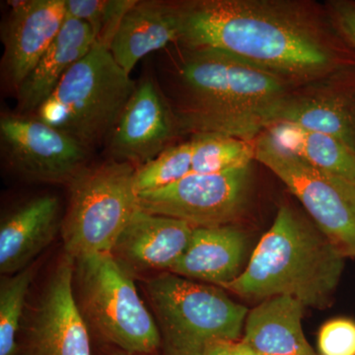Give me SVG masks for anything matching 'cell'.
Instances as JSON below:
<instances>
[{"label":"cell","mask_w":355,"mask_h":355,"mask_svg":"<svg viewBox=\"0 0 355 355\" xmlns=\"http://www.w3.org/2000/svg\"><path fill=\"white\" fill-rule=\"evenodd\" d=\"M184 50L214 51L293 86L355 64L326 6L304 0L176 2Z\"/></svg>","instance_id":"obj_1"},{"label":"cell","mask_w":355,"mask_h":355,"mask_svg":"<svg viewBox=\"0 0 355 355\" xmlns=\"http://www.w3.org/2000/svg\"><path fill=\"white\" fill-rule=\"evenodd\" d=\"M186 51L179 71L186 94V105L176 114L179 132L257 139L295 87L218 51Z\"/></svg>","instance_id":"obj_2"},{"label":"cell","mask_w":355,"mask_h":355,"mask_svg":"<svg viewBox=\"0 0 355 355\" xmlns=\"http://www.w3.org/2000/svg\"><path fill=\"white\" fill-rule=\"evenodd\" d=\"M345 259L319 229L284 205L241 275L221 288L247 299L289 296L323 309L340 284Z\"/></svg>","instance_id":"obj_3"},{"label":"cell","mask_w":355,"mask_h":355,"mask_svg":"<svg viewBox=\"0 0 355 355\" xmlns=\"http://www.w3.org/2000/svg\"><path fill=\"white\" fill-rule=\"evenodd\" d=\"M163 355H205L218 340H239L249 310L221 287L172 272L144 280Z\"/></svg>","instance_id":"obj_4"},{"label":"cell","mask_w":355,"mask_h":355,"mask_svg":"<svg viewBox=\"0 0 355 355\" xmlns=\"http://www.w3.org/2000/svg\"><path fill=\"white\" fill-rule=\"evenodd\" d=\"M135 88L109 49L95 43L67 70L37 118L90 151L113 132Z\"/></svg>","instance_id":"obj_5"},{"label":"cell","mask_w":355,"mask_h":355,"mask_svg":"<svg viewBox=\"0 0 355 355\" xmlns=\"http://www.w3.org/2000/svg\"><path fill=\"white\" fill-rule=\"evenodd\" d=\"M73 291L89 330L102 340L127 354H157L161 338L153 313L111 254L74 261Z\"/></svg>","instance_id":"obj_6"},{"label":"cell","mask_w":355,"mask_h":355,"mask_svg":"<svg viewBox=\"0 0 355 355\" xmlns=\"http://www.w3.org/2000/svg\"><path fill=\"white\" fill-rule=\"evenodd\" d=\"M137 167L109 161L85 167L67 184L69 202L62 217L64 253L74 261L87 254L111 253L139 207Z\"/></svg>","instance_id":"obj_7"},{"label":"cell","mask_w":355,"mask_h":355,"mask_svg":"<svg viewBox=\"0 0 355 355\" xmlns=\"http://www.w3.org/2000/svg\"><path fill=\"white\" fill-rule=\"evenodd\" d=\"M300 200L317 228L347 258L355 257V184L310 165L268 135L256 139V157Z\"/></svg>","instance_id":"obj_8"},{"label":"cell","mask_w":355,"mask_h":355,"mask_svg":"<svg viewBox=\"0 0 355 355\" xmlns=\"http://www.w3.org/2000/svg\"><path fill=\"white\" fill-rule=\"evenodd\" d=\"M252 165L216 174L191 173L176 183L139 193L140 209L193 228L232 225L249 202Z\"/></svg>","instance_id":"obj_9"},{"label":"cell","mask_w":355,"mask_h":355,"mask_svg":"<svg viewBox=\"0 0 355 355\" xmlns=\"http://www.w3.org/2000/svg\"><path fill=\"white\" fill-rule=\"evenodd\" d=\"M0 135L11 166L33 181L69 184L86 167L87 149L37 116H3Z\"/></svg>","instance_id":"obj_10"},{"label":"cell","mask_w":355,"mask_h":355,"mask_svg":"<svg viewBox=\"0 0 355 355\" xmlns=\"http://www.w3.org/2000/svg\"><path fill=\"white\" fill-rule=\"evenodd\" d=\"M74 260L64 254L40 296L25 355H92L88 324L73 291Z\"/></svg>","instance_id":"obj_11"},{"label":"cell","mask_w":355,"mask_h":355,"mask_svg":"<svg viewBox=\"0 0 355 355\" xmlns=\"http://www.w3.org/2000/svg\"><path fill=\"white\" fill-rule=\"evenodd\" d=\"M279 121L331 135L355 154V64L292 88Z\"/></svg>","instance_id":"obj_12"},{"label":"cell","mask_w":355,"mask_h":355,"mask_svg":"<svg viewBox=\"0 0 355 355\" xmlns=\"http://www.w3.org/2000/svg\"><path fill=\"white\" fill-rule=\"evenodd\" d=\"M177 132L176 114L153 79L144 78L121 114L110 146L116 160L139 168L168 148Z\"/></svg>","instance_id":"obj_13"},{"label":"cell","mask_w":355,"mask_h":355,"mask_svg":"<svg viewBox=\"0 0 355 355\" xmlns=\"http://www.w3.org/2000/svg\"><path fill=\"white\" fill-rule=\"evenodd\" d=\"M3 28V67L17 90L62 30L67 18L65 0L8 1Z\"/></svg>","instance_id":"obj_14"},{"label":"cell","mask_w":355,"mask_h":355,"mask_svg":"<svg viewBox=\"0 0 355 355\" xmlns=\"http://www.w3.org/2000/svg\"><path fill=\"white\" fill-rule=\"evenodd\" d=\"M193 229L180 219L139 209L110 254L132 277L169 272L188 248Z\"/></svg>","instance_id":"obj_15"},{"label":"cell","mask_w":355,"mask_h":355,"mask_svg":"<svg viewBox=\"0 0 355 355\" xmlns=\"http://www.w3.org/2000/svg\"><path fill=\"white\" fill-rule=\"evenodd\" d=\"M62 223L60 202L50 195L33 198L9 214L0 224V272L12 275L30 266L53 241Z\"/></svg>","instance_id":"obj_16"},{"label":"cell","mask_w":355,"mask_h":355,"mask_svg":"<svg viewBox=\"0 0 355 355\" xmlns=\"http://www.w3.org/2000/svg\"><path fill=\"white\" fill-rule=\"evenodd\" d=\"M248 238L234 225L195 228L188 248L169 272L222 287L241 275Z\"/></svg>","instance_id":"obj_17"},{"label":"cell","mask_w":355,"mask_h":355,"mask_svg":"<svg viewBox=\"0 0 355 355\" xmlns=\"http://www.w3.org/2000/svg\"><path fill=\"white\" fill-rule=\"evenodd\" d=\"M180 38L176 2L137 1L123 16L110 51L130 74L141 58Z\"/></svg>","instance_id":"obj_18"},{"label":"cell","mask_w":355,"mask_h":355,"mask_svg":"<svg viewBox=\"0 0 355 355\" xmlns=\"http://www.w3.org/2000/svg\"><path fill=\"white\" fill-rule=\"evenodd\" d=\"M305 306L297 299H266L248 313L242 340L260 355H317L302 328Z\"/></svg>","instance_id":"obj_19"},{"label":"cell","mask_w":355,"mask_h":355,"mask_svg":"<svg viewBox=\"0 0 355 355\" xmlns=\"http://www.w3.org/2000/svg\"><path fill=\"white\" fill-rule=\"evenodd\" d=\"M96 42L87 23L67 16L57 38L17 89L18 110L38 111L76 62Z\"/></svg>","instance_id":"obj_20"},{"label":"cell","mask_w":355,"mask_h":355,"mask_svg":"<svg viewBox=\"0 0 355 355\" xmlns=\"http://www.w3.org/2000/svg\"><path fill=\"white\" fill-rule=\"evenodd\" d=\"M265 132L310 165L355 184V154L340 140L284 121Z\"/></svg>","instance_id":"obj_21"},{"label":"cell","mask_w":355,"mask_h":355,"mask_svg":"<svg viewBox=\"0 0 355 355\" xmlns=\"http://www.w3.org/2000/svg\"><path fill=\"white\" fill-rule=\"evenodd\" d=\"M191 173L216 174L252 165L256 157V139L246 140L218 133L191 137Z\"/></svg>","instance_id":"obj_22"},{"label":"cell","mask_w":355,"mask_h":355,"mask_svg":"<svg viewBox=\"0 0 355 355\" xmlns=\"http://www.w3.org/2000/svg\"><path fill=\"white\" fill-rule=\"evenodd\" d=\"M30 266L0 282V355H18L17 336L26 297L35 277Z\"/></svg>","instance_id":"obj_23"},{"label":"cell","mask_w":355,"mask_h":355,"mask_svg":"<svg viewBox=\"0 0 355 355\" xmlns=\"http://www.w3.org/2000/svg\"><path fill=\"white\" fill-rule=\"evenodd\" d=\"M191 140L168 147L157 157L137 168L135 186L137 193L164 188L191 174Z\"/></svg>","instance_id":"obj_24"},{"label":"cell","mask_w":355,"mask_h":355,"mask_svg":"<svg viewBox=\"0 0 355 355\" xmlns=\"http://www.w3.org/2000/svg\"><path fill=\"white\" fill-rule=\"evenodd\" d=\"M137 0H65L67 16L87 23L96 43L110 50L123 16Z\"/></svg>","instance_id":"obj_25"},{"label":"cell","mask_w":355,"mask_h":355,"mask_svg":"<svg viewBox=\"0 0 355 355\" xmlns=\"http://www.w3.org/2000/svg\"><path fill=\"white\" fill-rule=\"evenodd\" d=\"M321 355H355V323L347 319L331 320L322 327L318 338Z\"/></svg>","instance_id":"obj_26"},{"label":"cell","mask_w":355,"mask_h":355,"mask_svg":"<svg viewBox=\"0 0 355 355\" xmlns=\"http://www.w3.org/2000/svg\"><path fill=\"white\" fill-rule=\"evenodd\" d=\"M326 6L336 29L355 50V1L334 0Z\"/></svg>","instance_id":"obj_27"},{"label":"cell","mask_w":355,"mask_h":355,"mask_svg":"<svg viewBox=\"0 0 355 355\" xmlns=\"http://www.w3.org/2000/svg\"><path fill=\"white\" fill-rule=\"evenodd\" d=\"M205 355H260L242 340H218L212 343Z\"/></svg>","instance_id":"obj_28"},{"label":"cell","mask_w":355,"mask_h":355,"mask_svg":"<svg viewBox=\"0 0 355 355\" xmlns=\"http://www.w3.org/2000/svg\"><path fill=\"white\" fill-rule=\"evenodd\" d=\"M121 355H159L158 354H127V352H123Z\"/></svg>","instance_id":"obj_29"}]
</instances>
